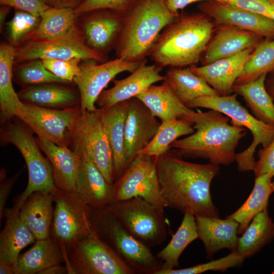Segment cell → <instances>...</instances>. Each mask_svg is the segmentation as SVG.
Wrapping results in <instances>:
<instances>
[{"label":"cell","instance_id":"7a4b0ae2","mask_svg":"<svg viewBox=\"0 0 274 274\" xmlns=\"http://www.w3.org/2000/svg\"><path fill=\"white\" fill-rule=\"evenodd\" d=\"M230 118L214 110L198 111L195 131L170 145L185 158L208 159L210 163L228 165L235 161V150L247 133L243 126L229 124Z\"/></svg>","mask_w":274,"mask_h":274},{"label":"cell","instance_id":"b9f144b4","mask_svg":"<svg viewBox=\"0 0 274 274\" xmlns=\"http://www.w3.org/2000/svg\"><path fill=\"white\" fill-rule=\"evenodd\" d=\"M245 258L237 251L217 260L181 269H161L157 274H199L208 271L224 272L231 268L239 267Z\"/></svg>","mask_w":274,"mask_h":274},{"label":"cell","instance_id":"5bb4252c","mask_svg":"<svg viewBox=\"0 0 274 274\" xmlns=\"http://www.w3.org/2000/svg\"><path fill=\"white\" fill-rule=\"evenodd\" d=\"M80 113V105L56 109L24 103L16 117L38 138L59 146H68L71 131Z\"/></svg>","mask_w":274,"mask_h":274},{"label":"cell","instance_id":"9a60e30c","mask_svg":"<svg viewBox=\"0 0 274 274\" xmlns=\"http://www.w3.org/2000/svg\"><path fill=\"white\" fill-rule=\"evenodd\" d=\"M142 61H129L117 57L100 63L91 60L80 63V73L75 77L73 83L80 94L81 111L96 110V100L109 82L120 73L133 72Z\"/></svg>","mask_w":274,"mask_h":274},{"label":"cell","instance_id":"ac0fdd59","mask_svg":"<svg viewBox=\"0 0 274 274\" xmlns=\"http://www.w3.org/2000/svg\"><path fill=\"white\" fill-rule=\"evenodd\" d=\"M202 13L217 23L235 26L265 39H274V20L232 5L206 1L198 7Z\"/></svg>","mask_w":274,"mask_h":274},{"label":"cell","instance_id":"4fadbf2b","mask_svg":"<svg viewBox=\"0 0 274 274\" xmlns=\"http://www.w3.org/2000/svg\"><path fill=\"white\" fill-rule=\"evenodd\" d=\"M107 61V57L91 49L86 43L77 21L63 36L58 39L39 42H25L16 48L15 64L33 59H69Z\"/></svg>","mask_w":274,"mask_h":274},{"label":"cell","instance_id":"7bdbcfd3","mask_svg":"<svg viewBox=\"0 0 274 274\" xmlns=\"http://www.w3.org/2000/svg\"><path fill=\"white\" fill-rule=\"evenodd\" d=\"M42 61L51 73L66 82H73L75 77L80 72V63L82 60L79 58L69 59H43Z\"/></svg>","mask_w":274,"mask_h":274},{"label":"cell","instance_id":"816d5d0a","mask_svg":"<svg viewBox=\"0 0 274 274\" xmlns=\"http://www.w3.org/2000/svg\"><path fill=\"white\" fill-rule=\"evenodd\" d=\"M39 274H64L68 273V269L66 266L60 265V264L50 266L41 271Z\"/></svg>","mask_w":274,"mask_h":274},{"label":"cell","instance_id":"f35d334b","mask_svg":"<svg viewBox=\"0 0 274 274\" xmlns=\"http://www.w3.org/2000/svg\"><path fill=\"white\" fill-rule=\"evenodd\" d=\"M274 71V39H265L255 48L235 84L254 80Z\"/></svg>","mask_w":274,"mask_h":274},{"label":"cell","instance_id":"6f0895ef","mask_svg":"<svg viewBox=\"0 0 274 274\" xmlns=\"http://www.w3.org/2000/svg\"><path fill=\"white\" fill-rule=\"evenodd\" d=\"M272 188L273 192H274V180L272 181Z\"/></svg>","mask_w":274,"mask_h":274},{"label":"cell","instance_id":"2e32d148","mask_svg":"<svg viewBox=\"0 0 274 274\" xmlns=\"http://www.w3.org/2000/svg\"><path fill=\"white\" fill-rule=\"evenodd\" d=\"M125 15L109 9L96 10L78 16L77 24L87 45L107 57V54L114 48Z\"/></svg>","mask_w":274,"mask_h":274},{"label":"cell","instance_id":"44dd1931","mask_svg":"<svg viewBox=\"0 0 274 274\" xmlns=\"http://www.w3.org/2000/svg\"><path fill=\"white\" fill-rule=\"evenodd\" d=\"M254 49H246L234 56L201 66L192 65L189 68L203 79L219 95H229Z\"/></svg>","mask_w":274,"mask_h":274},{"label":"cell","instance_id":"f546056e","mask_svg":"<svg viewBox=\"0 0 274 274\" xmlns=\"http://www.w3.org/2000/svg\"><path fill=\"white\" fill-rule=\"evenodd\" d=\"M64 253L51 236L36 240L28 251L19 255L13 265L14 274H35L64 262Z\"/></svg>","mask_w":274,"mask_h":274},{"label":"cell","instance_id":"4dcf8cb0","mask_svg":"<svg viewBox=\"0 0 274 274\" xmlns=\"http://www.w3.org/2000/svg\"><path fill=\"white\" fill-rule=\"evenodd\" d=\"M128 107V100L106 109H101L113 152L116 179L122 175L127 167L124 150V126Z\"/></svg>","mask_w":274,"mask_h":274},{"label":"cell","instance_id":"3957f363","mask_svg":"<svg viewBox=\"0 0 274 274\" xmlns=\"http://www.w3.org/2000/svg\"><path fill=\"white\" fill-rule=\"evenodd\" d=\"M213 30V22L203 13L175 19L161 31L149 55L162 67L193 65L206 51Z\"/></svg>","mask_w":274,"mask_h":274},{"label":"cell","instance_id":"6da1fadb","mask_svg":"<svg viewBox=\"0 0 274 274\" xmlns=\"http://www.w3.org/2000/svg\"><path fill=\"white\" fill-rule=\"evenodd\" d=\"M162 196L166 207L194 216L219 217L210 187L218 175L220 165L185 160L177 150L155 157Z\"/></svg>","mask_w":274,"mask_h":274},{"label":"cell","instance_id":"8992f818","mask_svg":"<svg viewBox=\"0 0 274 274\" xmlns=\"http://www.w3.org/2000/svg\"><path fill=\"white\" fill-rule=\"evenodd\" d=\"M189 108H203L220 112L231 119V124L243 126L251 131L253 141L244 151L236 153L235 161L237 169L245 172L253 170L257 147L261 145L265 148L274 139V126L256 119L237 99V94L226 96H200L186 104Z\"/></svg>","mask_w":274,"mask_h":274},{"label":"cell","instance_id":"d590c367","mask_svg":"<svg viewBox=\"0 0 274 274\" xmlns=\"http://www.w3.org/2000/svg\"><path fill=\"white\" fill-rule=\"evenodd\" d=\"M242 234L238 238L236 251L245 259L271 242L274 238V222L269 216L268 209L255 216Z\"/></svg>","mask_w":274,"mask_h":274},{"label":"cell","instance_id":"7402d4cb","mask_svg":"<svg viewBox=\"0 0 274 274\" xmlns=\"http://www.w3.org/2000/svg\"><path fill=\"white\" fill-rule=\"evenodd\" d=\"M135 97L142 101L161 121L183 119L194 122L198 115L177 97L166 80L160 85H152Z\"/></svg>","mask_w":274,"mask_h":274},{"label":"cell","instance_id":"bcb514c9","mask_svg":"<svg viewBox=\"0 0 274 274\" xmlns=\"http://www.w3.org/2000/svg\"><path fill=\"white\" fill-rule=\"evenodd\" d=\"M258 160L253 170L255 177L264 174L274 177V139L258 152Z\"/></svg>","mask_w":274,"mask_h":274},{"label":"cell","instance_id":"ee69618b","mask_svg":"<svg viewBox=\"0 0 274 274\" xmlns=\"http://www.w3.org/2000/svg\"><path fill=\"white\" fill-rule=\"evenodd\" d=\"M134 0H84L76 9L75 13L78 16L88 12L109 9L122 14L128 10Z\"/></svg>","mask_w":274,"mask_h":274},{"label":"cell","instance_id":"7dc6e473","mask_svg":"<svg viewBox=\"0 0 274 274\" xmlns=\"http://www.w3.org/2000/svg\"><path fill=\"white\" fill-rule=\"evenodd\" d=\"M0 5L40 17L49 7L43 0H0Z\"/></svg>","mask_w":274,"mask_h":274},{"label":"cell","instance_id":"1f68e13d","mask_svg":"<svg viewBox=\"0 0 274 274\" xmlns=\"http://www.w3.org/2000/svg\"><path fill=\"white\" fill-rule=\"evenodd\" d=\"M267 74L244 84H234L233 91L244 99L252 115L258 120L274 126V101L265 86Z\"/></svg>","mask_w":274,"mask_h":274},{"label":"cell","instance_id":"ffe728a7","mask_svg":"<svg viewBox=\"0 0 274 274\" xmlns=\"http://www.w3.org/2000/svg\"><path fill=\"white\" fill-rule=\"evenodd\" d=\"M79 155L76 192L92 210L104 209L114 201L113 184L108 182L88 155Z\"/></svg>","mask_w":274,"mask_h":274},{"label":"cell","instance_id":"f1b7e54d","mask_svg":"<svg viewBox=\"0 0 274 274\" xmlns=\"http://www.w3.org/2000/svg\"><path fill=\"white\" fill-rule=\"evenodd\" d=\"M5 226L0 234V262L13 265L21 251L36 238L14 208L7 209Z\"/></svg>","mask_w":274,"mask_h":274},{"label":"cell","instance_id":"e575fe53","mask_svg":"<svg viewBox=\"0 0 274 274\" xmlns=\"http://www.w3.org/2000/svg\"><path fill=\"white\" fill-rule=\"evenodd\" d=\"M167 81L177 97L184 104L200 96L219 95L201 77L192 72L189 67H172L166 71Z\"/></svg>","mask_w":274,"mask_h":274},{"label":"cell","instance_id":"f5cc1de1","mask_svg":"<svg viewBox=\"0 0 274 274\" xmlns=\"http://www.w3.org/2000/svg\"><path fill=\"white\" fill-rule=\"evenodd\" d=\"M12 8L5 5H2L0 7V31L3 32L5 29L6 22V18L9 14Z\"/></svg>","mask_w":274,"mask_h":274},{"label":"cell","instance_id":"83f0119b","mask_svg":"<svg viewBox=\"0 0 274 274\" xmlns=\"http://www.w3.org/2000/svg\"><path fill=\"white\" fill-rule=\"evenodd\" d=\"M16 47L9 42L0 44V110L2 123L17 117L24 103L15 92L13 70L15 65Z\"/></svg>","mask_w":274,"mask_h":274},{"label":"cell","instance_id":"d6a6232c","mask_svg":"<svg viewBox=\"0 0 274 274\" xmlns=\"http://www.w3.org/2000/svg\"><path fill=\"white\" fill-rule=\"evenodd\" d=\"M40 17L38 26L27 36L24 43L50 41L60 38L75 25L77 18L74 9L51 7Z\"/></svg>","mask_w":274,"mask_h":274},{"label":"cell","instance_id":"f907efd6","mask_svg":"<svg viewBox=\"0 0 274 274\" xmlns=\"http://www.w3.org/2000/svg\"><path fill=\"white\" fill-rule=\"evenodd\" d=\"M48 6L54 8L76 9L84 0H43Z\"/></svg>","mask_w":274,"mask_h":274},{"label":"cell","instance_id":"30bf717a","mask_svg":"<svg viewBox=\"0 0 274 274\" xmlns=\"http://www.w3.org/2000/svg\"><path fill=\"white\" fill-rule=\"evenodd\" d=\"M63 251L68 273L136 274L93 229Z\"/></svg>","mask_w":274,"mask_h":274},{"label":"cell","instance_id":"db71d44e","mask_svg":"<svg viewBox=\"0 0 274 274\" xmlns=\"http://www.w3.org/2000/svg\"><path fill=\"white\" fill-rule=\"evenodd\" d=\"M265 86L267 91L274 101V78L270 76L266 79Z\"/></svg>","mask_w":274,"mask_h":274},{"label":"cell","instance_id":"d4e9b609","mask_svg":"<svg viewBox=\"0 0 274 274\" xmlns=\"http://www.w3.org/2000/svg\"><path fill=\"white\" fill-rule=\"evenodd\" d=\"M262 39L252 32L224 25L208 44L204 51L203 64L234 56L248 49L255 48Z\"/></svg>","mask_w":274,"mask_h":274},{"label":"cell","instance_id":"603a6c76","mask_svg":"<svg viewBox=\"0 0 274 274\" xmlns=\"http://www.w3.org/2000/svg\"><path fill=\"white\" fill-rule=\"evenodd\" d=\"M198 238L203 243L207 257L210 258L221 249L236 250L238 223L233 219L195 216Z\"/></svg>","mask_w":274,"mask_h":274},{"label":"cell","instance_id":"60d3db41","mask_svg":"<svg viewBox=\"0 0 274 274\" xmlns=\"http://www.w3.org/2000/svg\"><path fill=\"white\" fill-rule=\"evenodd\" d=\"M40 21L41 17L15 10L13 16L7 22L5 27L8 42L16 48L21 45L27 36L38 26Z\"/></svg>","mask_w":274,"mask_h":274},{"label":"cell","instance_id":"4316f807","mask_svg":"<svg viewBox=\"0 0 274 274\" xmlns=\"http://www.w3.org/2000/svg\"><path fill=\"white\" fill-rule=\"evenodd\" d=\"M52 193L36 191L32 193L23 204L19 216L35 236L36 240L50 236L54 210Z\"/></svg>","mask_w":274,"mask_h":274},{"label":"cell","instance_id":"f6af8a7d","mask_svg":"<svg viewBox=\"0 0 274 274\" xmlns=\"http://www.w3.org/2000/svg\"><path fill=\"white\" fill-rule=\"evenodd\" d=\"M221 2L274 20L273 1L270 0H221Z\"/></svg>","mask_w":274,"mask_h":274},{"label":"cell","instance_id":"e0dca14e","mask_svg":"<svg viewBox=\"0 0 274 274\" xmlns=\"http://www.w3.org/2000/svg\"><path fill=\"white\" fill-rule=\"evenodd\" d=\"M160 123L139 99L133 97L128 100L124 126L127 167L152 140Z\"/></svg>","mask_w":274,"mask_h":274},{"label":"cell","instance_id":"d6986e66","mask_svg":"<svg viewBox=\"0 0 274 274\" xmlns=\"http://www.w3.org/2000/svg\"><path fill=\"white\" fill-rule=\"evenodd\" d=\"M146 59L143 60L138 68L127 77L114 79V86L103 90L98 96L96 105L99 109H106L135 97L153 84L165 80V76L160 74L162 67L156 63L148 65Z\"/></svg>","mask_w":274,"mask_h":274},{"label":"cell","instance_id":"74e56055","mask_svg":"<svg viewBox=\"0 0 274 274\" xmlns=\"http://www.w3.org/2000/svg\"><path fill=\"white\" fill-rule=\"evenodd\" d=\"M195 131L193 123L183 119L161 121L153 138L139 154L157 157L170 150L171 144L181 136Z\"/></svg>","mask_w":274,"mask_h":274},{"label":"cell","instance_id":"8d00e7d4","mask_svg":"<svg viewBox=\"0 0 274 274\" xmlns=\"http://www.w3.org/2000/svg\"><path fill=\"white\" fill-rule=\"evenodd\" d=\"M182 221L169 243L157 254L162 262V269H174L179 266V259L186 248L198 238L195 218L189 212L184 213Z\"/></svg>","mask_w":274,"mask_h":274},{"label":"cell","instance_id":"484cf974","mask_svg":"<svg viewBox=\"0 0 274 274\" xmlns=\"http://www.w3.org/2000/svg\"><path fill=\"white\" fill-rule=\"evenodd\" d=\"M68 84L50 83L22 87L17 92L20 100L41 107L64 109L80 105L79 91Z\"/></svg>","mask_w":274,"mask_h":274},{"label":"cell","instance_id":"836d02e7","mask_svg":"<svg viewBox=\"0 0 274 274\" xmlns=\"http://www.w3.org/2000/svg\"><path fill=\"white\" fill-rule=\"evenodd\" d=\"M272 178L268 174L256 177L253 188L247 200L236 211L226 216L238 223V234L245 231L255 216L267 209L269 197L273 192Z\"/></svg>","mask_w":274,"mask_h":274},{"label":"cell","instance_id":"7c38bea8","mask_svg":"<svg viewBox=\"0 0 274 274\" xmlns=\"http://www.w3.org/2000/svg\"><path fill=\"white\" fill-rule=\"evenodd\" d=\"M114 201L139 197L166 208L157 175L155 157L139 154L113 183Z\"/></svg>","mask_w":274,"mask_h":274},{"label":"cell","instance_id":"52a82bcc","mask_svg":"<svg viewBox=\"0 0 274 274\" xmlns=\"http://www.w3.org/2000/svg\"><path fill=\"white\" fill-rule=\"evenodd\" d=\"M6 123L1 129V141L11 144L18 149L28 170L27 186L14 201L13 208L19 211L33 192L40 191L52 193L57 188L54 184L51 163L42 154L37 140L33 136V131L23 123V124L9 121Z\"/></svg>","mask_w":274,"mask_h":274},{"label":"cell","instance_id":"ba28073f","mask_svg":"<svg viewBox=\"0 0 274 274\" xmlns=\"http://www.w3.org/2000/svg\"><path fill=\"white\" fill-rule=\"evenodd\" d=\"M136 238L152 248L167 236L168 220L164 208L139 197L114 201L106 208Z\"/></svg>","mask_w":274,"mask_h":274},{"label":"cell","instance_id":"5b68a950","mask_svg":"<svg viewBox=\"0 0 274 274\" xmlns=\"http://www.w3.org/2000/svg\"><path fill=\"white\" fill-rule=\"evenodd\" d=\"M90 221L97 235L138 274H157L163 263L151 248L133 236L107 208L92 210Z\"/></svg>","mask_w":274,"mask_h":274},{"label":"cell","instance_id":"9f6ffc18","mask_svg":"<svg viewBox=\"0 0 274 274\" xmlns=\"http://www.w3.org/2000/svg\"><path fill=\"white\" fill-rule=\"evenodd\" d=\"M270 74V76L274 78V71L271 72Z\"/></svg>","mask_w":274,"mask_h":274},{"label":"cell","instance_id":"680465c9","mask_svg":"<svg viewBox=\"0 0 274 274\" xmlns=\"http://www.w3.org/2000/svg\"><path fill=\"white\" fill-rule=\"evenodd\" d=\"M270 1H273V2H274V0H270Z\"/></svg>","mask_w":274,"mask_h":274},{"label":"cell","instance_id":"681fc988","mask_svg":"<svg viewBox=\"0 0 274 274\" xmlns=\"http://www.w3.org/2000/svg\"><path fill=\"white\" fill-rule=\"evenodd\" d=\"M168 9L177 16L179 10L183 9L188 5L199 1H214L222 3L221 0H163Z\"/></svg>","mask_w":274,"mask_h":274},{"label":"cell","instance_id":"11a10c76","mask_svg":"<svg viewBox=\"0 0 274 274\" xmlns=\"http://www.w3.org/2000/svg\"><path fill=\"white\" fill-rule=\"evenodd\" d=\"M0 274H14L13 265L0 262Z\"/></svg>","mask_w":274,"mask_h":274},{"label":"cell","instance_id":"c3c4849f","mask_svg":"<svg viewBox=\"0 0 274 274\" xmlns=\"http://www.w3.org/2000/svg\"><path fill=\"white\" fill-rule=\"evenodd\" d=\"M22 170L13 177L9 179L1 178L0 184V219L5 217L6 204L12 190L13 186L21 174Z\"/></svg>","mask_w":274,"mask_h":274},{"label":"cell","instance_id":"8fae6325","mask_svg":"<svg viewBox=\"0 0 274 274\" xmlns=\"http://www.w3.org/2000/svg\"><path fill=\"white\" fill-rule=\"evenodd\" d=\"M52 194L55 206L50 236L65 249L92 231L90 221L92 209L76 191L57 189Z\"/></svg>","mask_w":274,"mask_h":274},{"label":"cell","instance_id":"9c48e42d","mask_svg":"<svg viewBox=\"0 0 274 274\" xmlns=\"http://www.w3.org/2000/svg\"><path fill=\"white\" fill-rule=\"evenodd\" d=\"M70 144L78 155H88L108 182L113 184L116 179L113 154L101 109L81 111L71 133Z\"/></svg>","mask_w":274,"mask_h":274},{"label":"cell","instance_id":"ab89813d","mask_svg":"<svg viewBox=\"0 0 274 274\" xmlns=\"http://www.w3.org/2000/svg\"><path fill=\"white\" fill-rule=\"evenodd\" d=\"M13 82L22 87L50 83L70 84L48 70L41 59L27 60L14 65Z\"/></svg>","mask_w":274,"mask_h":274},{"label":"cell","instance_id":"277c9868","mask_svg":"<svg viewBox=\"0 0 274 274\" xmlns=\"http://www.w3.org/2000/svg\"><path fill=\"white\" fill-rule=\"evenodd\" d=\"M177 17L163 0H140L125 14L114 48L117 58L141 61L150 55L163 29Z\"/></svg>","mask_w":274,"mask_h":274},{"label":"cell","instance_id":"cb8c5ba5","mask_svg":"<svg viewBox=\"0 0 274 274\" xmlns=\"http://www.w3.org/2000/svg\"><path fill=\"white\" fill-rule=\"evenodd\" d=\"M36 140L51 163L56 187L62 191H76L80 156L67 146H59L38 137Z\"/></svg>","mask_w":274,"mask_h":274}]
</instances>
